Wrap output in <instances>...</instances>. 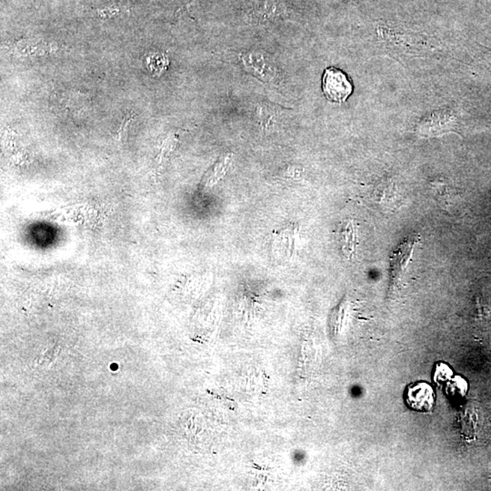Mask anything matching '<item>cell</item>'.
<instances>
[{"mask_svg": "<svg viewBox=\"0 0 491 491\" xmlns=\"http://www.w3.org/2000/svg\"><path fill=\"white\" fill-rule=\"evenodd\" d=\"M322 88L326 98L338 103H344L353 91L352 83L349 82L346 75L334 68L325 70Z\"/></svg>", "mask_w": 491, "mask_h": 491, "instance_id": "6da1fadb", "label": "cell"}, {"mask_svg": "<svg viewBox=\"0 0 491 491\" xmlns=\"http://www.w3.org/2000/svg\"><path fill=\"white\" fill-rule=\"evenodd\" d=\"M407 402L411 409L428 411L434 405V393L432 388L427 383H418L409 388Z\"/></svg>", "mask_w": 491, "mask_h": 491, "instance_id": "7a4b0ae2", "label": "cell"}, {"mask_svg": "<svg viewBox=\"0 0 491 491\" xmlns=\"http://www.w3.org/2000/svg\"><path fill=\"white\" fill-rule=\"evenodd\" d=\"M374 197L383 209L392 211L401 206V197L396 186L391 181H383L377 186Z\"/></svg>", "mask_w": 491, "mask_h": 491, "instance_id": "3957f363", "label": "cell"}, {"mask_svg": "<svg viewBox=\"0 0 491 491\" xmlns=\"http://www.w3.org/2000/svg\"><path fill=\"white\" fill-rule=\"evenodd\" d=\"M242 61L245 68H250L254 74L259 75L260 77H265L269 80L275 75L274 66L269 61L268 56L263 54L256 52L244 54Z\"/></svg>", "mask_w": 491, "mask_h": 491, "instance_id": "277c9868", "label": "cell"}, {"mask_svg": "<svg viewBox=\"0 0 491 491\" xmlns=\"http://www.w3.org/2000/svg\"><path fill=\"white\" fill-rule=\"evenodd\" d=\"M338 242L344 256L352 259L355 255L357 247V232L352 220H347L341 224L338 230Z\"/></svg>", "mask_w": 491, "mask_h": 491, "instance_id": "5b68a950", "label": "cell"}, {"mask_svg": "<svg viewBox=\"0 0 491 491\" xmlns=\"http://www.w3.org/2000/svg\"><path fill=\"white\" fill-rule=\"evenodd\" d=\"M276 247L278 252L286 257L296 255L298 250L299 232L297 229H287L282 230L278 236Z\"/></svg>", "mask_w": 491, "mask_h": 491, "instance_id": "8992f818", "label": "cell"}, {"mask_svg": "<svg viewBox=\"0 0 491 491\" xmlns=\"http://www.w3.org/2000/svg\"><path fill=\"white\" fill-rule=\"evenodd\" d=\"M232 156L227 154L223 156L218 160V163L214 165L211 172L206 175L203 179L202 187V188H211L212 186L217 184L223 176H225L227 169H229L230 163H232Z\"/></svg>", "mask_w": 491, "mask_h": 491, "instance_id": "52a82bcc", "label": "cell"}, {"mask_svg": "<svg viewBox=\"0 0 491 491\" xmlns=\"http://www.w3.org/2000/svg\"><path fill=\"white\" fill-rule=\"evenodd\" d=\"M432 190L434 196L439 204L445 211H450L452 206V199H453L454 194L451 193V190L445 183L442 182H434L432 183Z\"/></svg>", "mask_w": 491, "mask_h": 491, "instance_id": "ba28073f", "label": "cell"}, {"mask_svg": "<svg viewBox=\"0 0 491 491\" xmlns=\"http://www.w3.org/2000/svg\"><path fill=\"white\" fill-rule=\"evenodd\" d=\"M274 2L272 0H255L254 1V14L262 20L275 16Z\"/></svg>", "mask_w": 491, "mask_h": 491, "instance_id": "9c48e42d", "label": "cell"}, {"mask_svg": "<svg viewBox=\"0 0 491 491\" xmlns=\"http://www.w3.org/2000/svg\"><path fill=\"white\" fill-rule=\"evenodd\" d=\"M146 63H148V67L149 70L155 75H160L161 72H163L165 68H167V64H169V61L164 56L163 54L154 53L151 54V56H148L146 59Z\"/></svg>", "mask_w": 491, "mask_h": 491, "instance_id": "30bf717a", "label": "cell"}, {"mask_svg": "<svg viewBox=\"0 0 491 491\" xmlns=\"http://www.w3.org/2000/svg\"><path fill=\"white\" fill-rule=\"evenodd\" d=\"M133 116H127L126 118L123 119V121L121 123V127L119 128V133H116V136L119 137V139H121L123 136V133H126L128 130V124L133 121Z\"/></svg>", "mask_w": 491, "mask_h": 491, "instance_id": "8fae6325", "label": "cell"}]
</instances>
